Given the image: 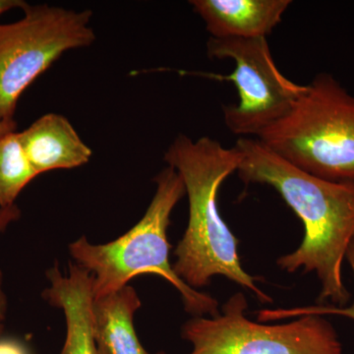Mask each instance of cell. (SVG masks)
Segmentation results:
<instances>
[{"instance_id":"6da1fadb","label":"cell","mask_w":354,"mask_h":354,"mask_svg":"<svg viewBox=\"0 0 354 354\" xmlns=\"http://www.w3.org/2000/svg\"><path fill=\"white\" fill-rule=\"evenodd\" d=\"M234 148L242 180L274 187L304 223V241L279 258V267L315 272L322 286L319 300L344 307L351 299L342 268L354 241V181L328 180L302 171L258 139L241 138Z\"/></svg>"},{"instance_id":"7a4b0ae2","label":"cell","mask_w":354,"mask_h":354,"mask_svg":"<svg viewBox=\"0 0 354 354\" xmlns=\"http://www.w3.org/2000/svg\"><path fill=\"white\" fill-rule=\"evenodd\" d=\"M167 167L183 179L189 200V220L177 244L174 272L191 288L208 286L213 277L223 276L252 291L263 304L272 302L256 285V278L242 268L239 241L221 218L218 193L221 184L237 171L239 155L234 147L202 137L193 141L179 135L165 153Z\"/></svg>"},{"instance_id":"3957f363","label":"cell","mask_w":354,"mask_h":354,"mask_svg":"<svg viewBox=\"0 0 354 354\" xmlns=\"http://www.w3.org/2000/svg\"><path fill=\"white\" fill-rule=\"evenodd\" d=\"M155 183L157 190L150 206L131 230L106 244L91 243L87 237H80L70 243V255L90 272L94 299L124 288L140 274H157L176 288L188 313L216 317L220 312L215 298L184 283L169 262L167 228L174 207L186 194L183 179L167 167L156 176Z\"/></svg>"},{"instance_id":"277c9868","label":"cell","mask_w":354,"mask_h":354,"mask_svg":"<svg viewBox=\"0 0 354 354\" xmlns=\"http://www.w3.org/2000/svg\"><path fill=\"white\" fill-rule=\"evenodd\" d=\"M257 139L313 176L354 181V95L334 77L319 74L288 113Z\"/></svg>"},{"instance_id":"5b68a950","label":"cell","mask_w":354,"mask_h":354,"mask_svg":"<svg viewBox=\"0 0 354 354\" xmlns=\"http://www.w3.org/2000/svg\"><path fill=\"white\" fill-rule=\"evenodd\" d=\"M24 16L0 24V120L15 116L21 95L66 51L95 41L93 13L26 4Z\"/></svg>"},{"instance_id":"8992f818","label":"cell","mask_w":354,"mask_h":354,"mask_svg":"<svg viewBox=\"0 0 354 354\" xmlns=\"http://www.w3.org/2000/svg\"><path fill=\"white\" fill-rule=\"evenodd\" d=\"M247 306L239 292L223 305V314L184 324L181 335L192 344L189 354H342L337 333L322 316L263 325L246 318Z\"/></svg>"},{"instance_id":"52a82bcc","label":"cell","mask_w":354,"mask_h":354,"mask_svg":"<svg viewBox=\"0 0 354 354\" xmlns=\"http://www.w3.org/2000/svg\"><path fill=\"white\" fill-rule=\"evenodd\" d=\"M207 51L211 58H230L235 64L232 74L218 76L234 82L239 91V104L223 108L225 125L234 134L259 136L286 116L304 93L305 85L279 71L267 38H211Z\"/></svg>"},{"instance_id":"ba28073f","label":"cell","mask_w":354,"mask_h":354,"mask_svg":"<svg viewBox=\"0 0 354 354\" xmlns=\"http://www.w3.org/2000/svg\"><path fill=\"white\" fill-rule=\"evenodd\" d=\"M50 286L43 297L64 311L66 337L60 354H97L92 327L93 281L90 272L75 263L66 274L57 265L46 272Z\"/></svg>"},{"instance_id":"9c48e42d","label":"cell","mask_w":354,"mask_h":354,"mask_svg":"<svg viewBox=\"0 0 354 354\" xmlns=\"http://www.w3.org/2000/svg\"><path fill=\"white\" fill-rule=\"evenodd\" d=\"M211 38H267L278 26L290 0H192Z\"/></svg>"},{"instance_id":"30bf717a","label":"cell","mask_w":354,"mask_h":354,"mask_svg":"<svg viewBox=\"0 0 354 354\" xmlns=\"http://www.w3.org/2000/svg\"><path fill=\"white\" fill-rule=\"evenodd\" d=\"M32 167L39 174L86 165L93 152L64 115L48 113L19 132Z\"/></svg>"},{"instance_id":"8fae6325","label":"cell","mask_w":354,"mask_h":354,"mask_svg":"<svg viewBox=\"0 0 354 354\" xmlns=\"http://www.w3.org/2000/svg\"><path fill=\"white\" fill-rule=\"evenodd\" d=\"M142 302L129 285L93 300L92 327L97 354H150L137 337L134 315Z\"/></svg>"},{"instance_id":"7c38bea8","label":"cell","mask_w":354,"mask_h":354,"mask_svg":"<svg viewBox=\"0 0 354 354\" xmlns=\"http://www.w3.org/2000/svg\"><path fill=\"white\" fill-rule=\"evenodd\" d=\"M39 176L30 162L19 132L0 138V208L15 206L20 193Z\"/></svg>"},{"instance_id":"4fadbf2b","label":"cell","mask_w":354,"mask_h":354,"mask_svg":"<svg viewBox=\"0 0 354 354\" xmlns=\"http://www.w3.org/2000/svg\"><path fill=\"white\" fill-rule=\"evenodd\" d=\"M346 257L351 265L354 276V241L349 245ZM305 315H337L348 317L354 320V302L348 307H330L319 305V306L297 307L292 309H265L261 310L257 313L258 320L262 322Z\"/></svg>"},{"instance_id":"5bb4252c","label":"cell","mask_w":354,"mask_h":354,"mask_svg":"<svg viewBox=\"0 0 354 354\" xmlns=\"http://www.w3.org/2000/svg\"><path fill=\"white\" fill-rule=\"evenodd\" d=\"M0 354H31L24 342L12 337H0Z\"/></svg>"},{"instance_id":"9a60e30c","label":"cell","mask_w":354,"mask_h":354,"mask_svg":"<svg viewBox=\"0 0 354 354\" xmlns=\"http://www.w3.org/2000/svg\"><path fill=\"white\" fill-rule=\"evenodd\" d=\"M20 218V209L13 206L9 208H0V234L6 232L8 225Z\"/></svg>"},{"instance_id":"2e32d148","label":"cell","mask_w":354,"mask_h":354,"mask_svg":"<svg viewBox=\"0 0 354 354\" xmlns=\"http://www.w3.org/2000/svg\"><path fill=\"white\" fill-rule=\"evenodd\" d=\"M7 314V297L3 290V274L0 269V335H2Z\"/></svg>"},{"instance_id":"e0dca14e","label":"cell","mask_w":354,"mask_h":354,"mask_svg":"<svg viewBox=\"0 0 354 354\" xmlns=\"http://www.w3.org/2000/svg\"><path fill=\"white\" fill-rule=\"evenodd\" d=\"M26 4L27 2L23 1V0H0V16L12 9H23Z\"/></svg>"},{"instance_id":"ac0fdd59","label":"cell","mask_w":354,"mask_h":354,"mask_svg":"<svg viewBox=\"0 0 354 354\" xmlns=\"http://www.w3.org/2000/svg\"><path fill=\"white\" fill-rule=\"evenodd\" d=\"M16 130H17V123L15 120H0V138L8 133L16 131Z\"/></svg>"},{"instance_id":"d6986e66","label":"cell","mask_w":354,"mask_h":354,"mask_svg":"<svg viewBox=\"0 0 354 354\" xmlns=\"http://www.w3.org/2000/svg\"><path fill=\"white\" fill-rule=\"evenodd\" d=\"M157 354H167V353H162V351H160V353H158Z\"/></svg>"},{"instance_id":"ffe728a7","label":"cell","mask_w":354,"mask_h":354,"mask_svg":"<svg viewBox=\"0 0 354 354\" xmlns=\"http://www.w3.org/2000/svg\"><path fill=\"white\" fill-rule=\"evenodd\" d=\"M0 337H1V335H0Z\"/></svg>"}]
</instances>
